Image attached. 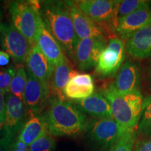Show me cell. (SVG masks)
I'll return each instance as SVG.
<instances>
[{
  "label": "cell",
  "instance_id": "obj_1",
  "mask_svg": "<svg viewBox=\"0 0 151 151\" xmlns=\"http://www.w3.org/2000/svg\"><path fill=\"white\" fill-rule=\"evenodd\" d=\"M39 12L46 28L66 55L73 60L79 39L65 1H41Z\"/></svg>",
  "mask_w": 151,
  "mask_h": 151
},
{
  "label": "cell",
  "instance_id": "obj_2",
  "mask_svg": "<svg viewBox=\"0 0 151 151\" xmlns=\"http://www.w3.org/2000/svg\"><path fill=\"white\" fill-rule=\"evenodd\" d=\"M43 116L53 137H76L86 129V116L73 104L57 96H51Z\"/></svg>",
  "mask_w": 151,
  "mask_h": 151
},
{
  "label": "cell",
  "instance_id": "obj_3",
  "mask_svg": "<svg viewBox=\"0 0 151 151\" xmlns=\"http://www.w3.org/2000/svg\"><path fill=\"white\" fill-rule=\"evenodd\" d=\"M101 93L110 103L113 118L123 133L136 131L142 111L143 97L141 92L121 94L111 83L105 87Z\"/></svg>",
  "mask_w": 151,
  "mask_h": 151
},
{
  "label": "cell",
  "instance_id": "obj_4",
  "mask_svg": "<svg viewBox=\"0 0 151 151\" xmlns=\"http://www.w3.org/2000/svg\"><path fill=\"white\" fill-rule=\"evenodd\" d=\"M39 10V1H14L9 6L11 24L29 41L32 46L37 41L41 18Z\"/></svg>",
  "mask_w": 151,
  "mask_h": 151
},
{
  "label": "cell",
  "instance_id": "obj_5",
  "mask_svg": "<svg viewBox=\"0 0 151 151\" xmlns=\"http://www.w3.org/2000/svg\"><path fill=\"white\" fill-rule=\"evenodd\" d=\"M87 139L94 151H109L124 134L113 118L88 122Z\"/></svg>",
  "mask_w": 151,
  "mask_h": 151
},
{
  "label": "cell",
  "instance_id": "obj_6",
  "mask_svg": "<svg viewBox=\"0 0 151 151\" xmlns=\"http://www.w3.org/2000/svg\"><path fill=\"white\" fill-rule=\"evenodd\" d=\"M125 43L118 37H111L99 57L95 72L100 78L112 77L121 67L126 56Z\"/></svg>",
  "mask_w": 151,
  "mask_h": 151
},
{
  "label": "cell",
  "instance_id": "obj_7",
  "mask_svg": "<svg viewBox=\"0 0 151 151\" xmlns=\"http://www.w3.org/2000/svg\"><path fill=\"white\" fill-rule=\"evenodd\" d=\"M0 39L4 51L18 65L26 61L32 45L12 24L0 23Z\"/></svg>",
  "mask_w": 151,
  "mask_h": 151
},
{
  "label": "cell",
  "instance_id": "obj_8",
  "mask_svg": "<svg viewBox=\"0 0 151 151\" xmlns=\"http://www.w3.org/2000/svg\"><path fill=\"white\" fill-rule=\"evenodd\" d=\"M78 8L94 22L109 24L114 31L117 21L118 1L113 0H80L73 1Z\"/></svg>",
  "mask_w": 151,
  "mask_h": 151
},
{
  "label": "cell",
  "instance_id": "obj_9",
  "mask_svg": "<svg viewBox=\"0 0 151 151\" xmlns=\"http://www.w3.org/2000/svg\"><path fill=\"white\" fill-rule=\"evenodd\" d=\"M106 44L105 39L88 38L80 39L73 58L78 69L82 71H86L96 67L99 57Z\"/></svg>",
  "mask_w": 151,
  "mask_h": 151
},
{
  "label": "cell",
  "instance_id": "obj_10",
  "mask_svg": "<svg viewBox=\"0 0 151 151\" xmlns=\"http://www.w3.org/2000/svg\"><path fill=\"white\" fill-rule=\"evenodd\" d=\"M27 83L24 93L23 102L28 110L41 113L51 96V90L49 85L45 84L26 69Z\"/></svg>",
  "mask_w": 151,
  "mask_h": 151
},
{
  "label": "cell",
  "instance_id": "obj_11",
  "mask_svg": "<svg viewBox=\"0 0 151 151\" xmlns=\"http://www.w3.org/2000/svg\"><path fill=\"white\" fill-rule=\"evenodd\" d=\"M27 112L23 101L10 93L7 94L4 134L16 137L27 120Z\"/></svg>",
  "mask_w": 151,
  "mask_h": 151
},
{
  "label": "cell",
  "instance_id": "obj_12",
  "mask_svg": "<svg viewBox=\"0 0 151 151\" xmlns=\"http://www.w3.org/2000/svg\"><path fill=\"white\" fill-rule=\"evenodd\" d=\"M65 2L69 9L76 33L79 40L88 38L105 39L102 27L83 13L75 4L74 1H66Z\"/></svg>",
  "mask_w": 151,
  "mask_h": 151
},
{
  "label": "cell",
  "instance_id": "obj_13",
  "mask_svg": "<svg viewBox=\"0 0 151 151\" xmlns=\"http://www.w3.org/2000/svg\"><path fill=\"white\" fill-rule=\"evenodd\" d=\"M149 25H151V9L146 6L118 19L114 32L121 39H126L132 34Z\"/></svg>",
  "mask_w": 151,
  "mask_h": 151
},
{
  "label": "cell",
  "instance_id": "obj_14",
  "mask_svg": "<svg viewBox=\"0 0 151 151\" xmlns=\"http://www.w3.org/2000/svg\"><path fill=\"white\" fill-rule=\"evenodd\" d=\"M25 68L35 78L50 86L54 66L41 52L37 43L30 49L25 61Z\"/></svg>",
  "mask_w": 151,
  "mask_h": 151
},
{
  "label": "cell",
  "instance_id": "obj_15",
  "mask_svg": "<svg viewBox=\"0 0 151 151\" xmlns=\"http://www.w3.org/2000/svg\"><path fill=\"white\" fill-rule=\"evenodd\" d=\"M113 85L121 94L141 91L140 71L137 64L131 60H127L122 64Z\"/></svg>",
  "mask_w": 151,
  "mask_h": 151
},
{
  "label": "cell",
  "instance_id": "obj_16",
  "mask_svg": "<svg viewBox=\"0 0 151 151\" xmlns=\"http://www.w3.org/2000/svg\"><path fill=\"white\" fill-rule=\"evenodd\" d=\"M36 43L54 67L66 56L61 47L46 28L41 17L39 20Z\"/></svg>",
  "mask_w": 151,
  "mask_h": 151
},
{
  "label": "cell",
  "instance_id": "obj_17",
  "mask_svg": "<svg viewBox=\"0 0 151 151\" xmlns=\"http://www.w3.org/2000/svg\"><path fill=\"white\" fill-rule=\"evenodd\" d=\"M49 132L43 114L28 110L27 118L18 134V139L27 146Z\"/></svg>",
  "mask_w": 151,
  "mask_h": 151
},
{
  "label": "cell",
  "instance_id": "obj_18",
  "mask_svg": "<svg viewBox=\"0 0 151 151\" xmlns=\"http://www.w3.org/2000/svg\"><path fill=\"white\" fill-rule=\"evenodd\" d=\"M125 43L126 52L139 59L151 58V25L129 36Z\"/></svg>",
  "mask_w": 151,
  "mask_h": 151
},
{
  "label": "cell",
  "instance_id": "obj_19",
  "mask_svg": "<svg viewBox=\"0 0 151 151\" xmlns=\"http://www.w3.org/2000/svg\"><path fill=\"white\" fill-rule=\"evenodd\" d=\"M94 91V81L88 73H78L69 80L63 91L65 97L80 101L90 97Z\"/></svg>",
  "mask_w": 151,
  "mask_h": 151
},
{
  "label": "cell",
  "instance_id": "obj_20",
  "mask_svg": "<svg viewBox=\"0 0 151 151\" xmlns=\"http://www.w3.org/2000/svg\"><path fill=\"white\" fill-rule=\"evenodd\" d=\"M72 102L84 114L89 115L94 118H113L110 103L101 92H95L86 99Z\"/></svg>",
  "mask_w": 151,
  "mask_h": 151
},
{
  "label": "cell",
  "instance_id": "obj_21",
  "mask_svg": "<svg viewBox=\"0 0 151 151\" xmlns=\"http://www.w3.org/2000/svg\"><path fill=\"white\" fill-rule=\"evenodd\" d=\"M72 70L67 55L60 63L55 66L50 80V90L52 95L62 99L65 98L63 91L70 80V73Z\"/></svg>",
  "mask_w": 151,
  "mask_h": 151
},
{
  "label": "cell",
  "instance_id": "obj_22",
  "mask_svg": "<svg viewBox=\"0 0 151 151\" xmlns=\"http://www.w3.org/2000/svg\"><path fill=\"white\" fill-rule=\"evenodd\" d=\"M27 83V73L23 65H17L16 71L11 81L9 93L23 101L24 93Z\"/></svg>",
  "mask_w": 151,
  "mask_h": 151
},
{
  "label": "cell",
  "instance_id": "obj_23",
  "mask_svg": "<svg viewBox=\"0 0 151 151\" xmlns=\"http://www.w3.org/2000/svg\"><path fill=\"white\" fill-rule=\"evenodd\" d=\"M139 134L144 137H151V95L143 97L142 111L137 127Z\"/></svg>",
  "mask_w": 151,
  "mask_h": 151
},
{
  "label": "cell",
  "instance_id": "obj_24",
  "mask_svg": "<svg viewBox=\"0 0 151 151\" xmlns=\"http://www.w3.org/2000/svg\"><path fill=\"white\" fill-rule=\"evenodd\" d=\"M150 6V2L144 0H123L118 1L117 7V19L135 12L141 8Z\"/></svg>",
  "mask_w": 151,
  "mask_h": 151
},
{
  "label": "cell",
  "instance_id": "obj_25",
  "mask_svg": "<svg viewBox=\"0 0 151 151\" xmlns=\"http://www.w3.org/2000/svg\"><path fill=\"white\" fill-rule=\"evenodd\" d=\"M56 141L50 132L36 140L29 146V151H54Z\"/></svg>",
  "mask_w": 151,
  "mask_h": 151
},
{
  "label": "cell",
  "instance_id": "obj_26",
  "mask_svg": "<svg viewBox=\"0 0 151 151\" xmlns=\"http://www.w3.org/2000/svg\"><path fill=\"white\" fill-rule=\"evenodd\" d=\"M137 137V133L136 131L124 134L109 151H132Z\"/></svg>",
  "mask_w": 151,
  "mask_h": 151
},
{
  "label": "cell",
  "instance_id": "obj_27",
  "mask_svg": "<svg viewBox=\"0 0 151 151\" xmlns=\"http://www.w3.org/2000/svg\"><path fill=\"white\" fill-rule=\"evenodd\" d=\"M16 71V66L9 65L0 70V91L9 93L11 81Z\"/></svg>",
  "mask_w": 151,
  "mask_h": 151
},
{
  "label": "cell",
  "instance_id": "obj_28",
  "mask_svg": "<svg viewBox=\"0 0 151 151\" xmlns=\"http://www.w3.org/2000/svg\"><path fill=\"white\" fill-rule=\"evenodd\" d=\"M132 151H151V137L136 141Z\"/></svg>",
  "mask_w": 151,
  "mask_h": 151
},
{
  "label": "cell",
  "instance_id": "obj_29",
  "mask_svg": "<svg viewBox=\"0 0 151 151\" xmlns=\"http://www.w3.org/2000/svg\"><path fill=\"white\" fill-rule=\"evenodd\" d=\"M14 141V137L6 134H3V137L0 138V151H9Z\"/></svg>",
  "mask_w": 151,
  "mask_h": 151
},
{
  "label": "cell",
  "instance_id": "obj_30",
  "mask_svg": "<svg viewBox=\"0 0 151 151\" xmlns=\"http://www.w3.org/2000/svg\"><path fill=\"white\" fill-rule=\"evenodd\" d=\"M9 151H29V146L17 139L13 142Z\"/></svg>",
  "mask_w": 151,
  "mask_h": 151
},
{
  "label": "cell",
  "instance_id": "obj_31",
  "mask_svg": "<svg viewBox=\"0 0 151 151\" xmlns=\"http://www.w3.org/2000/svg\"><path fill=\"white\" fill-rule=\"evenodd\" d=\"M4 92L0 91V118L4 119L6 111V97H5Z\"/></svg>",
  "mask_w": 151,
  "mask_h": 151
},
{
  "label": "cell",
  "instance_id": "obj_32",
  "mask_svg": "<svg viewBox=\"0 0 151 151\" xmlns=\"http://www.w3.org/2000/svg\"><path fill=\"white\" fill-rule=\"evenodd\" d=\"M10 62V56L4 50H0V66L8 65Z\"/></svg>",
  "mask_w": 151,
  "mask_h": 151
},
{
  "label": "cell",
  "instance_id": "obj_33",
  "mask_svg": "<svg viewBox=\"0 0 151 151\" xmlns=\"http://www.w3.org/2000/svg\"><path fill=\"white\" fill-rule=\"evenodd\" d=\"M4 119L0 118V134L4 131Z\"/></svg>",
  "mask_w": 151,
  "mask_h": 151
},
{
  "label": "cell",
  "instance_id": "obj_34",
  "mask_svg": "<svg viewBox=\"0 0 151 151\" xmlns=\"http://www.w3.org/2000/svg\"><path fill=\"white\" fill-rule=\"evenodd\" d=\"M148 78L149 85H150V88L151 89V66L149 67L148 71Z\"/></svg>",
  "mask_w": 151,
  "mask_h": 151
},
{
  "label": "cell",
  "instance_id": "obj_35",
  "mask_svg": "<svg viewBox=\"0 0 151 151\" xmlns=\"http://www.w3.org/2000/svg\"><path fill=\"white\" fill-rule=\"evenodd\" d=\"M0 16H1V14H0Z\"/></svg>",
  "mask_w": 151,
  "mask_h": 151
}]
</instances>
